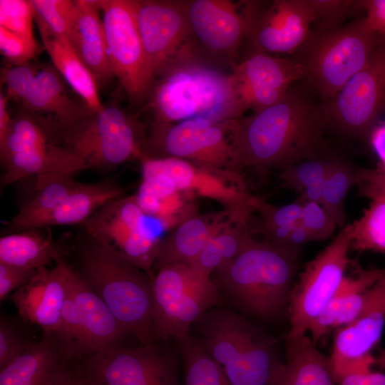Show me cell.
I'll return each instance as SVG.
<instances>
[{
  "instance_id": "1",
  "label": "cell",
  "mask_w": 385,
  "mask_h": 385,
  "mask_svg": "<svg viewBox=\"0 0 385 385\" xmlns=\"http://www.w3.org/2000/svg\"><path fill=\"white\" fill-rule=\"evenodd\" d=\"M327 127L319 106L290 88L277 103L235 120L234 142L240 173L282 170L299 162L318 158Z\"/></svg>"
},
{
  "instance_id": "2",
  "label": "cell",
  "mask_w": 385,
  "mask_h": 385,
  "mask_svg": "<svg viewBox=\"0 0 385 385\" xmlns=\"http://www.w3.org/2000/svg\"><path fill=\"white\" fill-rule=\"evenodd\" d=\"M68 250L73 272L106 303L140 344L154 342L150 273L121 259L84 230Z\"/></svg>"
},
{
  "instance_id": "3",
  "label": "cell",
  "mask_w": 385,
  "mask_h": 385,
  "mask_svg": "<svg viewBox=\"0 0 385 385\" xmlns=\"http://www.w3.org/2000/svg\"><path fill=\"white\" fill-rule=\"evenodd\" d=\"M158 77L148 96L155 122L170 123L199 117L226 120L242 116L231 73L185 57Z\"/></svg>"
},
{
  "instance_id": "4",
  "label": "cell",
  "mask_w": 385,
  "mask_h": 385,
  "mask_svg": "<svg viewBox=\"0 0 385 385\" xmlns=\"http://www.w3.org/2000/svg\"><path fill=\"white\" fill-rule=\"evenodd\" d=\"M299 252L253 239L211 279L240 307L272 317L287 307Z\"/></svg>"
},
{
  "instance_id": "5",
  "label": "cell",
  "mask_w": 385,
  "mask_h": 385,
  "mask_svg": "<svg viewBox=\"0 0 385 385\" xmlns=\"http://www.w3.org/2000/svg\"><path fill=\"white\" fill-rule=\"evenodd\" d=\"M383 38L361 18L344 26L312 31L296 60L304 79L326 101L366 64Z\"/></svg>"
},
{
  "instance_id": "6",
  "label": "cell",
  "mask_w": 385,
  "mask_h": 385,
  "mask_svg": "<svg viewBox=\"0 0 385 385\" xmlns=\"http://www.w3.org/2000/svg\"><path fill=\"white\" fill-rule=\"evenodd\" d=\"M235 120L199 117L170 123L154 121L140 159L179 158L210 173L237 175Z\"/></svg>"
},
{
  "instance_id": "7",
  "label": "cell",
  "mask_w": 385,
  "mask_h": 385,
  "mask_svg": "<svg viewBox=\"0 0 385 385\" xmlns=\"http://www.w3.org/2000/svg\"><path fill=\"white\" fill-rule=\"evenodd\" d=\"M146 138L145 124L110 103L61 132L54 142L81 158L88 169L107 170L140 158Z\"/></svg>"
},
{
  "instance_id": "8",
  "label": "cell",
  "mask_w": 385,
  "mask_h": 385,
  "mask_svg": "<svg viewBox=\"0 0 385 385\" xmlns=\"http://www.w3.org/2000/svg\"><path fill=\"white\" fill-rule=\"evenodd\" d=\"M201 324V343L231 385H269L277 361L268 343L244 318L220 311Z\"/></svg>"
},
{
  "instance_id": "9",
  "label": "cell",
  "mask_w": 385,
  "mask_h": 385,
  "mask_svg": "<svg viewBox=\"0 0 385 385\" xmlns=\"http://www.w3.org/2000/svg\"><path fill=\"white\" fill-rule=\"evenodd\" d=\"M151 278L155 341L184 337L193 322L220 301L211 277L185 264L163 267Z\"/></svg>"
},
{
  "instance_id": "10",
  "label": "cell",
  "mask_w": 385,
  "mask_h": 385,
  "mask_svg": "<svg viewBox=\"0 0 385 385\" xmlns=\"http://www.w3.org/2000/svg\"><path fill=\"white\" fill-rule=\"evenodd\" d=\"M351 225L348 224L332 241L309 261L292 286L287 311V349L307 335L309 327L332 299L352 262L349 257Z\"/></svg>"
},
{
  "instance_id": "11",
  "label": "cell",
  "mask_w": 385,
  "mask_h": 385,
  "mask_svg": "<svg viewBox=\"0 0 385 385\" xmlns=\"http://www.w3.org/2000/svg\"><path fill=\"white\" fill-rule=\"evenodd\" d=\"M1 82L7 95L19 101L53 139L91 112L69 94L65 81L53 64L29 63L6 67Z\"/></svg>"
},
{
  "instance_id": "12",
  "label": "cell",
  "mask_w": 385,
  "mask_h": 385,
  "mask_svg": "<svg viewBox=\"0 0 385 385\" xmlns=\"http://www.w3.org/2000/svg\"><path fill=\"white\" fill-rule=\"evenodd\" d=\"M319 108L326 126L347 136L368 139L385 109V37L366 64Z\"/></svg>"
},
{
  "instance_id": "13",
  "label": "cell",
  "mask_w": 385,
  "mask_h": 385,
  "mask_svg": "<svg viewBox=\"0 0 385 385\" xmlns=\"http://www.w3.org/2000/svg\"><path fill=\"white\" fill-rule=\"evenodd\" d=\"M135 195L111 201L81 225L118 257L150 273L160 239Z\"/></svg>"
},
{
  "instance_id": "14",
  "label": "cell",
  "mask_w": 385,
  "mask_h": 385,
  "mask_svg": "<svg viewBox=\"0 0 385 385\" xmlns=\"http://www.w3.org/2000/svg\"><path fill=\"white\" fill-rule=\"evenodd\" d=\"M109 61L114 76L134 103L153 85L139 34L135 0H100Z\"/></svg>"
},
{
  "instance_id": "15",
  "label": "cell",
  "mask_w": 385,
  "mask_h": 385,
  "mask_svg": "<svg viewBox=\"0 0 385 385\" xmlns=\"http://www.w3.org/2000/svg\"><path fill=\"white\" fill-rule=\"evenodd\" d=\"M158 342L89 354L79 364L101 385H180L177 361Z\"/></svg>"
},
{
  "instance_id": "16",
  "label": "cell",
  "mask_w": 385,
  "mask_h": 385,
  "mask_svg": "<svg viewBox=\"0 0 385 385\" xmlns=\"http://www.w3.org/2000/svg\"><path fill=\"white\" fill-rule=\"evenodd\" d=\"M135 16L153 83L173 63L193 56L182 1L135 0Z\"/></svg>"
},
{
  "instance_id": "17",
  "label": "cell",
  "mask_w": 385,
  "mask_h": 385,
  "mask_svg": "<svg viewBox=\"0 0 385 385\" xmlns=\"http://www.w3.org/2000/svg\"><path fill=\"white\" fill-rule=\"evenodd\" d=\"M247 40L253 50L293 53L311 34L312 16L306 0L246 1Z\"/></svg>"
},
{
  "instance_id": "18",
  "label": "cell",
  "mask_w": 385,
  "mask_h": 385,
  "mask_svg": "<svg viewBox=\"0 0 385 385\" xmlns=\"http://www.w3.org/2000/svg\"><path fill=\"white\" fill-rule=\"evenodd\" d=\"M231 76L238 103L243 113L261 111L279 101L292 83L304 78L296 59L252 50L234 64Z\"/></svg>"
},
{
  "instance_id": "19",
  "label": "cell",
  "mask_w": 385,
  "mask_h": 385,
  "mask_svg": "<svg viewBox=\"0 0 385 385\" xmlns=\"http://www.w3.org/2000/svg\"><path fill=\"white\" fill-rule=\"evenodd\" d=\"M192 47L199 43L209 53L232 58L247 39L249 19L245 1H182Z\"/></svg>"
},
{
  "instance_id": "20",
  "label": "cell",
  "mask_w": 385,
  "mask_h": 385,
  "mask_svg": "<svg viewBox=\"0 0 385 385\" xmlns=\"http://www.w3.org/2000/svg\"><path fill=\"white\" fill-rule=\"evenodd\" d=\"M80 360L58 334H43L0 369V385H67Z\"/></svg>"
},
{
  "instance_id": "21",
  "label": "cell",
  "mask_w": 385,
  "mask_h": 385,
  "mask_svg": "<svg viewBox=\"0 0 385 385\" xmlns=\"http://www.w3.org/2000/svg\"><path fill=\"white\" fill-rule=\"evenodd\" d=\"M69 266L59 254L55 266L38 269L37 274L8 299L26 322L39 327L43 334L57 333L69 289Z\"/></svg>"
},
{
  "instance_id": "22",
  "label": "cell",
  "mask_w": 385,
  "mask_h": 385,
  "mask_svg": "<svg viewBox=\"0 0 385 385\" xmlns=\"http://www.w3.org/2000/svg\"><path fill=\"white\" fill-rule=\"evenodd\" d=\"M69 284L76 312V349L79 358L124 346L130 334L70 266Z\"/></svg>"
},
{
  "instance_id": "23",
  "label": "cell",
  "mask_w": 385,
  "mask_h": 385,
  "mask_svg": "<svg viewBox=\"0 0 385 385\" xmlns=\"http://www.w3.org/2000/svg\"><path fill=\"white\" fill-rule=\"evenodd\" d=\"M385 326V272L369 289L367 302L358 317L334 332L329 361L332 374L371 353Z\"/></svg>"
},
{
  "instance_id": "24",
  "label": "cell",
  "mask_w": 385,
  "mask_h": 385,
  "mask_svg": "<svg viewBox=\"0 0 385 385\" xmlns=\"http://www.w3.org/2000/svg\"><path fill=\"white\" fill-rule=\"evenodd\" d=\"M353 267V273L346 274L332 299L309 327L315 344L358 317L367 302L369 289L385 272V268L365 270L354 262Z\"/></svg>"
},
{
  "instance_id": "25",
  "label": "cell",
  "mask_w": 385,
  "mask_h": 385,
  "mask_svg": "<svg viewBox=\"0 0 385 385\" xmlns=\"http://www.w3.org/2000/svg\"><path fill=\"white\" fill-rule=\"evenodd\" d=\"M100 1L76 0L68 39L97 84L114 76L109 61Z\"/></svg>"
},
{
  "instance_id": "26",
  "label": "cell",
  "mask_w": 385,
  "mask_h": 385,
  "mask_svg": "<svg viewBox=\"0 0 385 385\" xmlns=\"http://www.w3.org/2000/svg\"><path fill=\"white\" fill-rule=\"evenodd\" d=\"M358 194L368 200L362 215L351 223V250L385 254V171L358 168Z\"/></svg>"
},
{
  "instance_id": "27",
  "label": "cell",
  "mask_w": 385,
  "mask_h": 385,
  "mask_svg": "<svg viewBox=\"0 0 385 385\" xmlns=\"http://www.w3.org/2000/svg\"><path fill=\"white\" fill-rule=\"evenodd\" d=\"M226 215L192 216L181 222L160 239L153 268L157 271L170 265H189L213 236L232 223L224 220Z\"/></svg>"
},
{
  "instance_id": "28",
  "label": "cell",
  "mask_w": 385,
  "mask_h": 385,
  "mask_svg": "<svg viewBox=\"0 0 385 385\" xmlns=\"http://www.w3.org/2000/svg\"><path fill=\"white\" fill-rule=\"evenodd\" d=\"M1 163L4 168L1 178L4 185L43 174L73 175L88 170L84 161L53 140L29 150L8 155Z\"/></svg>"
},
{
  "instance_id": "29",
  "label": "cell",
  "mask_w": 385,
  "mask_h": 385,
  "mask_svg": "<svg viewBox=\"0 0 385 385\" xmlns=\"http://www.w3.org/2000/svg\"><path fill=\"white\" fill-rule=\"evenodd\" d=\"M123 195V189L113 178L96 183H80L63 202L34 221L29 228L81 225L102 206Z\"/></svg>"
},
{
  "instance_id": "30",
  "label": "cell",
  "mask_w": 385,
  "mask_h": 385,
  "mask_svg": "<svg viewBox=\"0 0 385 385\" xmlns=\"http://www.w3.org/2000/svg\"><path fill=\"white\" fill-rule=\"evenodd\" d=\"M36 23L44 48L64 81L91 112L99 111L103 104L100 100L96 81L76 54L68 38L58 36L44 25Z\"/></svg>"
},
{
  "instance_id": "31",
  "label": "cell",
  "mask_w": 385,
  "mask_h": 385,
  "mask_svg": "<svg viewBox=\"0 0 385 385\" xmlns=\"http://www.w3.org/2000/svg\"><path fill=\"white\" fill-rule=\"evenodd\" d=\"M285 364H275L269 385H337L332 372L329 356L322 354L310 337L287 349Z\"/></svg>"
},
{
  "instance_id": "32",
  "label": "cell",
  "mask_w": 385,
  "mask_h": 385,
  "mask_svg": "<svg viewBox=\"0 0 385 385\" xmlns=\"http://www.w3.org/2000/svg\"><path fill=\"white\" fill-rule=\"evenodd\" d=\"M61 253L50 227L29 228L0 238V262L21 268L47 267Z\"/></svg>"
},
{
  "instance_id": "33",
  "label": "cell",
  "mask_w": 385,
  "mask_h": 385,
  "mask_svg": "<svg viewBox=\"0 0 385 385\" xmlns=\"http://www.w3.org/2000/svg\"><path fill=\"white\" fill-rule=\"evenodd\" d=\"M80 183L73 175L47 173L36 176L35 192L6 227L8 234L29 228L36 220L49 213L76 188Z\"/></svg>"
},
{
  "instance_id": "34",
  "label": "cell",
  "mask_w": 385,
  "mask_h": 385,
  "mask_svg": "<svg viewBox=\"0 0 385 385\" xmlns=\"http://www.w3.org/2000/svg\"><path fill=\"white\" fill-rule=\"evenodd\" d=\"M248 221L235 222L213 236L189 266L202 276L212 273L235 258L254 238Z\"/></svg>"
},
{
  "instance_id": "35",
  "label": "cell",
  "mask_w": 385,
  "mask_h": 385,
  "mask_svg": "<svg viewBox=\"0 0 385 385\" xmlns=\"http://www.w3.org/2000/svg\"><path fill=\"white\" fill-rule=\"evenodd\" d=\"M176 341L183 364V385H231L201 342L190 333Z\"/></svg>"
},
{
  "instance_id": "36",
  "label": "cell",
  "mask_w": 385,
  "mask_h": 385,
  "mask_svg": "<svg viewBox=\"0 0 385 385\" xmlns=\"http://www.w3.org/2000/svg\"><path fill=\"white\" fill-rule=\"evenodd\" d=\"M358 168L334 159L325 178L321 205L335 221L337 227H344L346 222L344 200L349 190L356 185Z\"/></svg>"
},
{
  "instance_id": "37",
  "label": "cell",
  "mask_w": 385,
  "mask_h": 385,
  "mask_svg": "<svg viewBox=\"0 0 385 385\" xmlns=\"http://www.w3.org/2000/svg\"><path fill=\"white\" fill-rule=\"evenodd\" d=\"M19 317L1 315L0 319V369L4 368L22 354L35 342L28 334Z\"/></svg>"
},
{
  "instance_id": "38",
  "label": "cell",
  "mask_w": 385,
  "mask_h": 385,
  "mask_svg": "<svg viewBox=\"0 0 385 385\" xmlns=\"http://www.w3.org/2000/svg\"><path fill=\"white\" fill-rule=\"evenodd\" d=\"M34 21L58 36L68 38L75 1L30 0Z\"/></svg>"
},
{
  "instance_id": "39",
  "label": "cell",
  "mask_w": 385,
  "mask_h": 385,
  "mask_svg": "<svg viewBox=\"0 0 385 385\" xmlns=\"http://www.w3.org/2000/svg\"><path fill=\"white\" fill-rule=\"evenodd\" d=\"M317 30H329L339 27L349 14L362 11L361 1L354 0H306Z\"/></svg>"
},
{
  "instance_id": "40",
  "label": "cell",
  "mask_w": 385,
  "mask_h": 385,
  "mask_svg": "<svg viewBox=\"0 0 385 385\" xmlns=\"http://www.w3.org/2000/svg\"><path fill=\"white\" fill-rule=\"evenodd\" d=\"M334 159L314 158L290 165L281 171L280 178L286 186L301 193L306 188L324 178Z\"/></svg>"
},
{
  "instance_id": "41",
  "label": "cell",
  "mask_w": 385,
  "mask_h": 385,
  "mask_svg": "<svg viewBox=\"0 0 385 385\" xmlns=\"http://www.w3.org/2000/svg\"><path fill=\"white\" fill-rule=\"evenodd\" d=\"M33 20L30 1H0V26L14 34L33 37Z\"/></svg>"
},
{
  "instance_id": "42",
  "label": "cell",
  "mask_w": 385,
  "mask_h": 385,
  "mask_svg": "<svg viewBox=\"0 0 385 385\" xmlns=\"http://www.w3.org/2000/svg\"><path fill=\"white\" fill-rule=\"evenodd\" d=\"M255 212L260 215L258 230L262 233L272 229L300 223L302 204L299 201L283 206L271 205L257 199Z\"/></svg>"
},
{
  "instance_id": "43",
  "label": "cell",
  "mask_w": 385,
  "mask_h": 385,
  "mask_svg": "<svg viewBox=\"0 0 385 385\" xmlns=\"http://www.w3.org/2000/svg\"><path fill=\"white\" fill-rule=\"evenodd\" d=\"M40 48L34 36L14 34L0 26V51L13 66L30 63Z\"/></svg>"
},
{
  "instance_id": "44",
  "label": "cell",
  "mask_w": 385,
  "mask_h": 385,
  "mask_svg": "<svg viewBox=\"0 0 385 385\" xmlns=\"http://www.w3.org/2000/svg\"><path fill=\"white\" fill-rule=\"evenodd\" d=\"M301 204L300 224L307 230L312 240L322 241L330 237L337 225L329 213L320 204L311 202Z\"/></svg>"
},
{
  "instance_id": "45",
  "label": "cell",
  "mask_w": 385,
  "mask_h": 385,
  "mask_svg": "<svg viewBox=\"0 0 385 385\" xmlns=\"http://www.w3.org/2000/svg\"><path fill=\"white\" fill-rule=\"evenodd\" d=\"M38 271L0 262V300L4 301L14 290L30 282Z\"/></svg>"
},
{
  "instance_id": "46",
  "label": "cell",
  "mask_w": 385,
  "mask_h": 385,
  "mask_svg": "<svg viewBox=\"0 0 385 385\" xmlns=\"http://www.w3.org/2000/svg\"><path fill=\"white\" fill-rule=\"evenodd\" d=\"M361 5L369 26L385 37V0H361Z\"/></svg>"
},
{
  "instance_id": "47",
  "label": "cell",
  "mask_w": 385,
  "mask_h": 385,
  "mask_svg": "<svg viewBox=\"0 0 385 385\" xmlns=\"http://www.w3.org/2000/svg\"><path fill=\"white\" fill-rule=\"evenodd\" d=\"M335 382L337 385H385V374L371 370L341 376Z\"/></svg>"
},
{
  "instance_id": "48",
  "label": "cell",
  "mask_w": 385,
  "mask_h": 385,
  "mask_svg": "<svg viewBox=\"0 0 385 385\" xmlns=\"http://www.w3.org/2000/svg\"><path fill=\"white\" fill-rule=\"evenodd\" d=\"M368 140L379 159L378 164L385 171V121L376 123L369 133Z\"/></svg>"
},
{
  "instance_id": "49",
  "label": "cell",
  "mask_w": 385,
  "mask_h": 385,
  "mask_svg": "<svg viewBox=\"0 0 385 385\" xmlns=\"http://www.w3.org/2000/svg\"><path fill=\"white\" fill-rule=\"evenodd\" d=\"M309 242H312V240L309 232L299 223L292 229L287 242L283 247L292 250H301L302 247Z\"/></svg>"
},
{
  "instance_id": "50",
  "label": "cell",
  "mask_w": 385,
  "mask_h": 385,
  "mask_svg": "<svg viewBox=\"0 0 385 385\" xmlns=\"http://www.w3.org/2000/svg\"><path fill=\"white\" fill-rule=\"evenodd\" d=\"M325 178L308 187L299 193V198L297 200L301 202H311L321 204L324 189Z\"/></svg>"
},
{
  "instance_id": "51",
  "label": "cell",
  "mask_w": 385,
  "mask_h": 385,
  "mask_svg": "<svg viewBox=\"0 0 385 385\" xmlns=\"http://www.w3.org/2000/svg\"><path fill=\"white\" fill-rule=\"evenodd\" d=\"M9 98L7 94L0 93V145L6 138L12 120L7 108Z\"/></svg>"
},
{
  "instance_id": "52",
  "label": "cell",
  "mask_w": 385,
  "mask_h": 385,
  "mask_svg": "<svg viewBox=\"0 0 385 385\" xmlns=\"http://www.w3.org/2000/svg\"><path fill=\"white\" fill-rule=\"evenodd\" d=\"M67 385H101L94 378L86 373L80 366L76 365L72 377Z\"/></svg>"
}]
</instances>
